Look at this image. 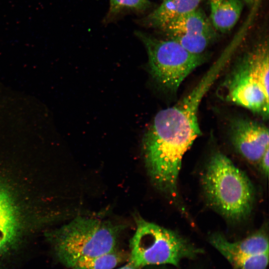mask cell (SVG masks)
I'll return each mask as SVG.
<instances>
[{
	"label": "cell",
	"mask_w": 269,
	"mask_h": 269,
	"mask_svg": "<svg viewBox=\"0 0 269 269\" xmlns=\"http://www.w3.org/2000/svg\"><path fill=\"white\" fill-rule=\"evenodd\" d=\"M233 53L227 47L189 92L156 114L142 142L146 167L152 177L166 181L177 179L184 154L201 135L198 120L200 103Z\"/></svg>",
	"instance_id": "6da1fadb"
},
{
	"label": "cell",
	"mask_w": 269,
	"mask_h": 269,
	"mask_svg": "<svg viewBox=\"0 0 269 269\" xmlns=\"http://www.w3.org/2000/svg\"><path fill=\"white\" fill-rule=\"evenodd\" d=\"M269 51L263 41L240 55L220 86L226 101L268 120L269 113Z\"/></svg>",
	"instance_id": "7a4b0ae2"
},
{
	"label": "cell",
	"mask_w": 269,
	"mask_h": 269,
	"mask_svg": "<svg viewBox=\"0 0 269 269\" xmlns=\"http://www.w3.org/2000/svg\"><path fill=\"white\" fill-rule=\"evenodd\" d=\"M205 197L214 209L234 222L250 214L254 200L253 184L245 173L227 156L216 152L211 156L202 175Z\"/></svg>",
	"instance_id": "3957f363"
},
{
	"label": "cell",
	"mask_w": 269,
	"mask_h": 269,
	"mask_svg": "<svg viewBox=\"0 0 269 269\" xmlns=\"http://www.w3.org/2000/svg\"><path fill=\"white\" fill-rule=\"evenodd\" d=\"M121 226L97 219L77 217L50 236L57 259L67 269L79 260L116 249Z\"/></svg>",
	"instance_id": "277c9868"
},
{
	"label": "cell",
	"mask_w": 269,
	"mask_h": 269,
	"mask_svg": "<svg viewBox=\"0 0 269 269\" xmlns=\"http://www.w3.org/2000/svg\"><path fill=\"white\" fill-rule=\"evenodd\" d=\"M130 242L129 263L139 268L148 265L178 266L181 260L201 253L177 233L141 218Z\"/></svg>",
	"instance_id": "5b68a950"
},
{
	"label": "cell",
	"mask_w": 269,
	"mask_h": 269,
	"mask_svg": "<svg viewBox=\"0 0 269 269\" xmlns=\"http://www.w3.org/2000/svg\"><path fill=\"white\" fill-rule=\"evenodd\" d=\"M136 35L146 48L152 79L166 92H176L187 77L206 60L204 53H193L173 40L158 39L140 32Z\"/></svg>",
	"instance_id": "8992f818"
},
{
	"label": "cell",
	"mask_w": 269,
	"mask_h": 269,
	"mask_svg": "<svg viewBox=\"0 0 269 269\" xmlns=\"http://www.w3.org/2000/svg\"><path fill=\"white\" fill-rule=\"evenodd\" d=\"M229 127L231 141L236 150L250 162L259 163L269 149L268 128L260 122L242 117L232 119Z\"/></svg>",
	"instance_id": "52a82bcc"
},
{
	"label": "cell",
	"mask_w": 269,
	"mask_h": 269,
	"mask_svg": "<svg viewBox=\"0 0 269 269\" xmlns=\"http://www.w3.org/2000/svg\"><path fill=\"white\" fill-rule=\"evenodd\" d=\"M17 207L12 196L0 185V264L14 250L20 236Z\"/></svg>",
	"instance_id": "ba28073f"
},
{
	"label": "cell",
	"mask_w": 269,
	"mask_h": 269,
	"mask_svg": "<svg viewBox=\"0 0 269 269\" xmlns=\"http://www.w3.org/2000/svg\"><path fill=\"white\" fill-rule=\"evenodd\" d=\"M209 242L223 256H254L269 253L268 237L261 231L234 242L229 241L221 234L215 233L210 237Z\"/></svg>",
	"instance_id": "9c48e42d"
},
{
	"label": "cell",
	"mask_w": 269,
	"mask_h": 269,
	"mask_svg": "<svg viewBox=\"0 0 269 269\" xmlns=\"http://www.w3.org/2000/svg\"><path fill=\"white\" fill-rule=\"evenodd\" d=\"M202 0H164L145 18L148 25L162 29L169 23L197 8Z\"/></svg>",
	"instance_id": "30bf717a"
},
{
	"label": "cell",
	"mask_w": 269,
	"mask_h": 269,
	"mask_svg": "<svg viewBox=\"0 0 269 269\" xmlns=\"http://www.w3.org/2000/svg\"><path fill=\"white\" fill-rule=\"evenodd\" d=\"M210 23L215 31L225 33L236 24L243 9L242 0H210Z\"/></svg>",
	"instance_id": "8fae6325"
},
{
	"label": "cell",
	"mask_w": 269,
	"mask_h": 269,
	"mask_svg": "<svg viewBox=\"0 0 269 269\" xmlns=\"http://www.w3.org/2000/svg\"><path fill=\"white\" fill-rule=\"evenodd\" d=\"M162 30L168 37L177 35H194L215 31L209 18L199 8L172 21Z\"/></svg>",
	"instance_id": "7c38bea8"
},
{
	"label": "cell",
	"mask_w": 269,
	"mask_h": 269,
	"mask_svg": "<svg viewBox=\"0 0 269 269\" xmlns=\"http://www.w3.org/2000/svg\"><path fill=\"white\" fill-rule=\"evenodd\" d=\"M116 250L100 256L78 261L68 269H114L128 259Z\"/></svg>",
	"instance_id": "4fadbf2b"
},
{
	"label": "cell",
	"mask_w": 269,
	"mask_h": 269,
	"mask_svg": "<svg viewBox=\"0 0 269 269\" xmlns=\"http://www.w3.org/2000/svg\"><path fill=\"white\" fill-rule=\"evenodd\" d=\"M215 31L194 35H177L168 37L176 41L188 51L195 54H204L216 38Z\"/></svg>",
	"instance_id": "5bb4252c"
},
{
	"label": "cell",
	"mask_w": 269,
	"mask_h": 269,
	"mask_svg": "<svg viewBox=\"0 0 269 269\" xmlns=\"http://www.w3.org/2000/svg\"><path fill=\"white\" fill-rule=\"evenodd\" d=\"M224 256L235 269H266L269 253L254 256L226 254Z\"/></svg>",
	"instance_id": "9a60e30c"
},
{
	"label": "cell",
	"mask_w": 269,
	"mask_h": 269,
	"mask_svg": "<svg viewBox=\"0 0 269 269\" xmlns=\"http://www.w3.org/2000/svg\"><path fill=\"white\" fill-rule=\"evenodd\" d=\"M148 0H110V14H114L124 8L143 10L149 6Z\"/></svg>",
	"instance_id": "2e32d148"
},
{
	"label": "cell",
	"mask_w": 269,
	"mask_h": 269,
	"mask_svg": "<svg viewBox=\"0 0 269 269\" xmlns=\"http://www.w3.org/2000/svg\"><path fill=\"white\" fill-rule=\"evenodd\" d=\"M269 149L266 151L259 162L262 171L267 176L268 175L269 169Z\"/></svg>",
	"instance_id": "e0dca14e"
},
{
	"label": "cell",
	"mask_w": 269,
	"mask_h": 269,
	"mask_svg": "<svg viewBox=\"0 0 269 269\" xmlns=\"http://www.w3.org/2000/svg\"><path fill=\"white\" fill-rule=\"evenodd\" d=\"M139 268L134 266L131 263H129L127 265L117 269H138Z\"/></svg>",
	"instance_id": "ac0fdd59"
},
{
	"label": "cell",
	"mask_w": 269,
	"mask_h": 269,
	"mask_svg": "<svg viewBox=\"0 0 269 269\" xmlns=\"http://www.w3.org/2000/svg\"><path fill=\"white\" fill-rule=\"evenodd\" d=\"M243 1L246 2L248 4H252L255 0H242Z\"/></svg>",
	"instance_id": "d6986e66"
}]
</instances>
